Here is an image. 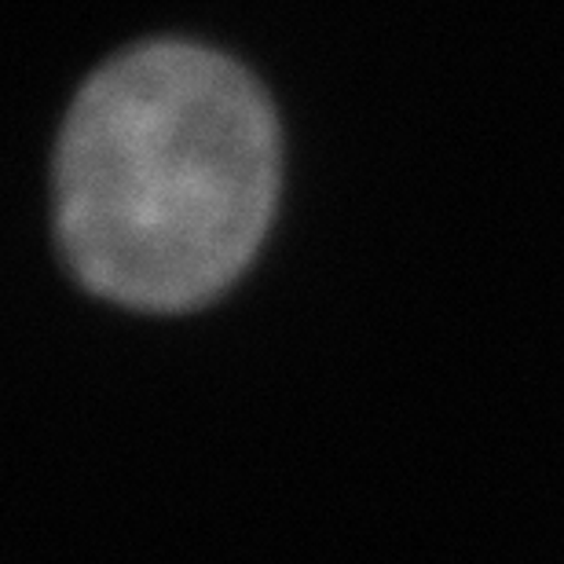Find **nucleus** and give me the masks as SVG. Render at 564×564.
<instances>
[{"label": "nucleus", "instance_id": "nucleus-1", "mask_svg": "<svg viewBox=\"0 0 564 564\" xmlns=\"http://www.w3.org/2000/svg\"><path fill=\"white\" fill-rule=\"evenodd\" d=\"M261 88L191 44H147L82 88L59 143V239L88 286L140 308L224 290L272 217Z\"/></svg>", "mask_w": 564, "mask_h": 564}]
</instances>
